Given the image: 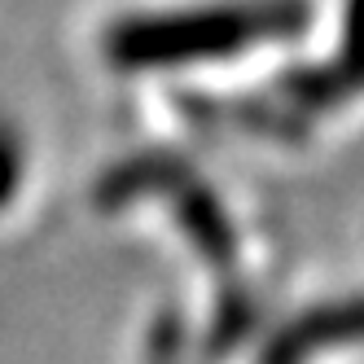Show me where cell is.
<instances>
[{"instance_id": "6da1fadb", "label": "cell", "mask_w": 364, "mask_h": 364, "mask_svg": "<svg viewBox=\"0 0 364 364\" xmlns=\"http://www.w3.org/2000/svg\"><path fill=\"white\" fill-rule=\"evenodd\" d=\"M285 0H220V5L145 9L119 18L106 36V58L123 70L198 66L202 58H232L285 31Z\"/></svg>"}, {"instance_id": "7a4b0ae2", "label": "cell", "mask_w": 364, "mask_h": 364, "mask_svg": "<svg viewBox=\"0 0 364 364\" xmlns=\"http://www.w3.org/2000/svg\"><path fill=\"white\" fill-rule=\"evenodd\" d=\"M18 167H22V149H18V136L0 127V193H5V185L14 189V180H18Z\"/></svg>"}]
</instances>
